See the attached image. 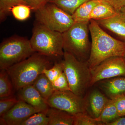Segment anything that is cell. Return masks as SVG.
Returning <instances> with one entry per match:
<instances>
[{"label": "cell", "mask_w": 125, "mask_h": 125, "mask_svg": "<svg viewBox=\"0 0 125 125\" xmlns=\"http://www.w3.org/2000/svg\"><path fill=\"white\" fill-rule=\"evenodd\" d=\"M89 27L92 42L87 62L90 70L108 58L124 56L125 42L109 35L95 20L90 21Z\"/></svg>", "instance_id": "6da1fadb"}, {"label": "cell", "mask_w": 125, "mask_h": 125, "mask_svg": "<svg viewBox=\"0 0 125 125\" xmlns=\"http://www.w3.org/2000/svg\"><path fill=\"white\" fill-rule=\"evenodd\" d=\"M51 58L35 52L27 59L7 69L15 90L32 84L45 69L53 65Z\"/></svg>", "instance_id": "7a4b0ae2"}, {"label": "cell", "mask_w": 125, "mask_h": 125, "mask_svg": "<svg viewBox=\"0 0 125 125\" xmlns=\"http://www.w3.org/2000/svg\"><path fill=\"white\" fill-rule=\"evenodd\" d=\"M61 62L63 72L67 78L71 91L83 97L89 87L91 70L87 62L79 61L72 54L64 52Z\"/></svg>", "instance_id": "3957f363"}, {"label": "cell", "mask_w": 125, "mask_h": 125, "mask_svg": "<svg viewBox=\"0 0 125 125\" xmlns=\"http://www.w3.org/2000/svg\"><path fill=\"white\" fill-rule=\"evenodd\" d=\"M89 22L74 23L62 33L64 52L70 53L83 62H87L90 54Z\"/></svg>", "instance_id": "277c9868"}, {"label": "cell", "mask_w": 125, "mask_h": 125, "mask_svg": "<svg viewBox=\"0 0 125 125\" xmlns=\"http://www.w3.org/2000/svg\"><path fill=\"white\" fill-rule=\"evenodd\" d=\"M30 41L35 52L51 58L64 55L62 33L39 23L34 28Z\"/></svg>", "instance_id": "5b68a950"}, {"label": "cell", "mask_w": 125, "mask_h": 125, "mask_svg": "<svg viewBox=\"0 0 125 125\" xmlns=\"http://www.w3.org/2000/svg\"><path fill=\"white\" fill-rule=\"evenodd\" d=\"M34 52L30 41L27 39L20 37L8 39L0 46V69H7Z\"/></svg>", "instance_id": "8992f818"}, {"label": "cell", "mask_w": 125, "mask_h": 125, "mask_svg": "<svg viewBox=\"0 0 125 125\" xmlns=\"http://www.w3.org/2000/svg\"><path fill=\"white\" fill-rule=\"evenodd\" d=\"M35 11L38 23L49 29L62 33L75 23L72 15L52 3L47 2Z\"/></svg>", "instance_id": "52a82bcc"}, {"label": "cell", "mask_w": 125, "mask_h": 125, "mask_svg": "<svg viewBox=\"0 0 125 125\" xmlns=\"http://www.w3.org/2000/svg\"><path fill=\"white\" fill-rule=\"evenodd\" d=\"M46 102L49 107L60 109L73 116L87 112V100L70 90L55 91Z\"/></svg>", "instance_id": "ba28073f"}, {"label": "cell", "mask_w": 125, "mask_h": 125, "mask_svg": "<svg viewBox=\"0 0 125 125\" xmlns=\"http://www.w3.org/2000/svg\"><path fill=\"white\" fill-rule=\"evenodd\" d=\"M89 87L104 80L125 76V60L123 57L108 58L91 70Z\"/></svg>", "instance_id": "9c48e42d"}, {"label": "cell", "mask_w": 125, "mask_h": 125, "mask_svg": "<svg viewBox=\"0 0 125 125\" xmlns=\"http://www.w3.org/2000/svg\"><path fill=\"white\" fill-rule=\"evenodd\" d=\"M39 111L24 101L19 100L12 108L0 118L1 125H21L27 118Z\"/></svg>", "instance_id": "30bf717a"}, {"label": "cell", "mask_w": 125, "mask_h": 125, "mask_svg": "<svg viewBox=\"0 0 125 125\" xmlns=\"http://www.w3.org/2000/svg\"><path fill=\"white\" fill-rule=\"evenodd\" d=\"M17 98L28 104L40 112H46L49 107L46 101L42 97L32 84L19 90Z\"/></svg>", "instance_id": "8fae6325"}, {"label": "cell", "mask_w": 125, "mask_h": 125, "mask_svg": "<svg viewBox=\"0 0 125 125\" xmlns=\"http://www.w3.org/2000/svg\"><path fill=\"white\" fill-rule=\"evenodd\" d=\"M96 21L102 28L114 34L125 42V16L120 11L109 19Z\"/></svg>", "instance_id": "7c38bea8"}, {"label": "cell", "mask_w": 125, "mask_h": 125, "mask_svg": "<svg viewBox=\"0 0 125 125\" xmlns=\"http://www.w3.org/2000/svg\"><path fill=\"white\" fill-rule=\"evenodd\" d=\"M110 100L98 90H94L87 100V111L92 117L98 118Z\"/></svg>", "instance_id": "4fadbf2b"}, {"label": "cell", "mask_w": 125, "mask_h": 125, "mask_svg": "<svg viewBox=\"0 0 125 125\" xmlns=\"http://www.w3.org/2000/svg\"><path fill=\"white\" fill-rule=\"evenodd\" d=\"M100 87L110 99L125 94V76L103 80Z\"/></svg>", "instance_id": "5bb4252c"}, {"label": "cell", "mask_w": 125, "mask_h": 125, "mask_svg": "<svg viewBox=\"0 0 125 125\" xmlns=\"http://www.w3.org/2000/svg\"><path fill=\"white\" fill-rule=\"evenodd\" d=\"M49 120L48 125H73V116L54 108L49 107L46 112Z\"/></svg>", "instance_id": "9a60e30c"}, {"label": "cell", "mask_w": 125, "mask_h": 125, "mask_svg": "<svg viewBox=\"0 0 125 125\" xmlns=\"http://www.w3.org/2000/svg\"><path fill=\"white\" fill-rule=\"evenodd\" d=\"M118 11L109 2L102 0L93 9L90 14V20L109 19L116 15Z\"/></svg>", "instance_id": "2e32d148"}, {"label": "cell", "mask_w": 125, "mask_h": 125, "mask_svg": "<svg viewBox=\"0 0 125 125\" xmlns=\"http://www.w3.org/2000/svg\"><path fill=\"white\" fill-rule=\"evenodd\" d=\"M102 0H89L81 5L72 15L75 23L89 22L93 9Z\"/></svg>", "instance_id": "e0dca14e"}, {"label": "cell", "mask_w": 125, "mask_h": 125, "mask_svg": "<svg viewBox=\"0 0 125 125\" xmlns=\"http://www.w3.org/2000/svg\"><path fill=\"white\" fill-rule=\"evenodd\" d=\"M32 85L46 101L55 91L52 82L43 73L36 79Z\"/></svg>", "instance_id": "ac0fdd59"}, {"label": "cell", "mask_w": 125, "mask_h": 125, "mask_svg": "<svg viewBox=\"0 0 125 125\" xmlns=\"http://www.w3.org/2000/svg\"><path fill=\"white\" fill-rule=\"evenodd\" d=\"M14 90L13 83L7 70H0V98L14 95Z\"/></svg>", "instance_id": "d6986e66"}, {"label": "cell", "mask_w": 125, "mask_h": 125, "mask_svg": "<svg viewBox=\"0 0 125 125\" xmlns=\"http://www.w3.org/2000/svg\"><path fill=\"white\" fill-rule=\"evenodd\" d=\"M89 0H46L47 2L55 5L72 15L81 5Z\"/></svg>", "instance_id": "ffe728a7"}, {"label": "cell", "mask_w": 125, "mask_h": 125, "mask_svg": "<svg viewBox=\"0 0 125 125\" xmlns=\"http://www.w3.org/2000/svg\"><path fill=\"white\" fill-rule=\"evenodd\" d=\"M119 117L114 100L110 99L100 115L97 118L103 123V125H106L107 123L115 120Z\"/></svg>", "instance_id": "44dd1931"}, {"label": "cell", "mask_w": 125, "mask_h": 125, "mask_svg": "<svg viewBox=\"0 0 125 125\" xmlns=\"http://www.w3.org/2000/svg\"><path fill=\"white\" fill-rule=\"evenodd\" d=\"M21 4L27 5L23 0H0V20H4L6 16L11 12L13 7Z\"/></svg>", "instance_id": "7402d4cb"}, {"label": "cell", "mask_w": 125, "mask_h": 125, "mask_svg": "<svg viewBox=\"0 0 125 125\" xmlns=\"http://www.w3.org/2000/svg\"><path fill=\"white\" fill-rule=\"evenodd\" d=\"M46 112L36 113L29 117L21 125H48L49 120Z\"/></svg>", "instance_id": "603a6c76"}, {"label": "cell", "mask_w": 125, "mask_h": 125, "mask_svg": "<svg viewBox=\"0 0 125 125\" xmlns=\"http://www.w3.org/2000/svg\"><path fill=\"white\" fill-rule=\"evenodd\" d=\"M74 117L73 125H103L97 118L89 115L86 113H79Z\"/></svg>", "instance_id": "cb8c5ba5"}, {"label": "cell", "mask_w": 125, "mask_h": 125, "mask_svg": "<svg viewBox=\"0 0 125 125\" xmlns=\"http://www.w3.org/2000/svg\"><path fill=\"white\" fill-rule=\"evenodd\" d=\"M31 10V8L27 5H19L12 8L11 12L16 19L19 21H24L30 16Z\"/></svg>", "instance_id": "d4e9b609"}, {"label": "cell", "mask_w": 125, "mask_h": 125, "mask_svg": "<svg viewBox=\"0 0 125 125\" xmlns=\"http://www.w3.org/2000/svg\"><path fill=\"white\" fill-rule=\"evenodd\" d=\"M63 72L61 62H56L51 68L45 69L42 73L45 74L52 83Z\"/></svg>", "instance_id": "484cf974"}, {"label": "cell", "mask_w": 125, "mask_h": 125, "mask_svg": "<svg viewBox=\"0 0 125 125\" xmlns=\"http://www.w3.org/2000/svg\"><path fill=\"white\" fill-rule=\"evenodd\" d=\"M19 99L14 95L0 98V116H2L14 106Z\"/></svg>", "instance_id": "4316f807"}, {"label": "cell", "mask_w": 125, "mask_h": 125, "mask_svg": "<svg viewBox=\"0 0 125 125\" xmlns=\"http://www.w3.org/2000/svg\"><path fill=\"white\" fill-rule=\"evenodd\" d=\"M55 91L64 92L71 91L67 78L64 72L52 83Z\"/></svg>", "instance_id": "83f0119b"}, {"label": "cell", "mask_w": 125, "mask_h": 125, "mask_svg": "<svg viewBox=\"0 0 125 125\" xmlns=\"http://www.w3.org/2000/svg\"><path fill=\"white\" fill-rule=\"evenodd\" d=\"M120 117L125 116V94H122L113 99Z\"/></svg>", "instance_id": "f1b7e54d"}, {"label": "cell", "mask_w": 125, "mask_h": 125, "mask_svg": "<svg viewBox=\"0 0 125 125\" xmlns=\"http://www.w3.org/2000/svg\"><path fill=\"white\" fill-rule=\"evenodd\" d=\"M31 10L34 11L42 7L47 3L46 0H23Z\"/></svg>", "instance_id": "f546056e"}, {"label": "cell", "mask_w": 125, "mask_h": 125, "mask_svg": "<svg viewBox=\"0 0 125 125\" xmlns=\"http://www.w3.org/2000/svg\"><path fill=\"white\" fill-rule=\"evenodd\" d=\"M111 4L118 11L125 6V0H112Z\"/></svg>", "instance_id": "4dcf8cb0"}, {"label": "cell", "mask_w": 125, "mask_h": 125, "mask_svg": "<svg viewBox=\"0 0 125 125\" xmlns=\"http://www.w3.org/2000/svg\"><path fill=\"white\" fill-rule=\"evenodd\" d=\"M106 125H125V116L119 117L115 120Z\"/></svg>", "instance_id": "1f68e13d"}, {"label": "cell", "mask_w": 125, "mask_h": 125, "mask_svg": "<svg viewBox=\"0 0 125 125\" xmlns=\"http://www.w3.org/2000/svg\"><path fill=\"white\" fill-rule=\"evenodd\" d=\"M120 11L121 13H122L123 15L125 16V6L122 7V8L121 9Z\"/></svg>", "instance_id": "d6a6232c"}, {"label": "cell", "mask_w": 125, "mask_h": 125, "mask_svg": "<svg viewBox=\"0 0 125 125\" xmlns=\"http://www.w3.org/2000/svg\"><path fill=\"white\" fill-rule=\"evenodd\" d=\"M102 0L109 2V3H110V4H111V3L112 1V0Z\"/></svg>", "instance_id": "836d02e7"}, {"label": "cell", "mask_w": 125, "mask_h": 125, "mask_svg": "<svg viewBox=\"0 0 125 125\" xmlns=\"http://www.w3.org/2000/svg\"><path fill=\"white\" fill-rule=\"evenodd\" d=\"M123 57H124V59H125V56H124Z\"/></svg>", "instance_id": "e575fe53"}]
</instances>
